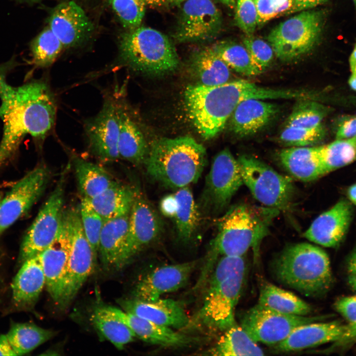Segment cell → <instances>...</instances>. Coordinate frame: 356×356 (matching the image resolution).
Masks as SVG:
<instances>
[{
    "label": "cell",
    "mask_w": 356,
    "mask_h": 356,
    "mask_svg": "<svg viewBox=\"0 0 356 356\" xmlns=\"http://www.w3.org/2000/svg\"><path fill=\"white\" fill-rule=\"evenodd\" d=\"M12 61L0 65V119L3 134L0 143V166L17 151L23 138L30 135L44 140L54 126L57 105L46 84L33 81L13 87L6 80Z\"/></svg>",
    "instance_id": "1"
},
{
    "label": "cell",
    "mask_w": 356,
    "mask_h": 356,
    "mask_svg": "<svg viewBox=\"0 0 356 356\" xmlns=\"http://www.w3.org/2000/svg\"><path fill=\"white\" fill-rule=\"evenodd\" d=\"M282 89L259 86L239 80L215 86L189 85L184 100L189 117L199 134L209 139L218 134L232 113L242 101L249 99H281Z\"/></svg>",
    "instance_id": "2"
},
{
    "label": "cell",
    "mask_w": 356,
    "mask_h": 356,
    "mask_svg": "<svg viewBox=\"0 0 356 356\" xmlns=\"http://www.w3.org/2000/svg\"><path fill=\"white\" fill-rule=\"evenodd\" d=\"M278 210L240 204L231 207L219 220L204 268L210 270L219 256H243L250 248L258 252Z\"/></svg>",
    "instance_id": "3"
},
{
    "label": "cell",
    "mask_w": 356,
    "mask_h": 356,
    "mask_svg": "<svg viewBox=\"0 0 356 356\" xmlns=\"http://www.w3.org/2000/svg\"><path fill=\"white\" fill-rule=\"evenodd\" d=\"M206 163L205 147L193 138L183 136L154 140L144 165L153 180L177 190L196 182Z\"/></svg>",
    "instance_id": "4"
},
{
    "label": "cell",
    "mask_w": 356,
    "mask_h": 356,
    "mask_svg": "<svg viewBox=\"0 0 356 356\" xmlns=\"http://www.w3.org/2000/svg\"><path fill=\"white\" fill-rule=\"evenodd\" d=\"M274 278L304 295L321 297L333 281L329 257L318 246L308 243L286 247L270 266Z\"/></svg>",
    "instance_id": "5"
},
{
    "label": "cell",
    "mask_w": 356,
    "mask_h": 356,
    "mask_svg": "<svg viewBox=\"0 0 356 356\" xmlns=\"http://www.w3.org/2000/svg\"><path fill=\"white\" fill-rule=\"evenodd\" d=\"M119 48L122 63L139 73L162 75L174 71L179 65L172 41L150 27L140 26L123 33Z\"/></svg>",
    "instance_id": "6"
},
{
    "label": "cell",
    "mask_w": 356,
    "mask_h": 356,
    "mask_svg": "<svg viewBox=\"0 0 356 356\" xmlns=\"http://www.w3.org/2000/svg\"><path fill=\"white\" fill-rule=\"evenodd\" d=\"M237 160L243 184L257 200L278 211L291 208L296 190L289 178L252 156L242 155Z\"/></svg>",
    "instance_id": "7"
},
{
    "label": "cell",
    "mask_w": 356,
    "mask_h": 356,
    "mask_svg": "<svg viewBox=\"0 0 356 356\" xmlns=\"http://www.w3.org/2000/svg\"><path fill=\"white\" fill-rule=\"evenodd\" d=\"M324 22L320 11L304 10L275 27L268 36L274 53L290 61L308 53L319 39Z\"/></svg>",
    "instance_id": "8"
},
{
    "label": "cell",
    "mask_w": 356,
    "mask_h": 356,
    "mask_svg": "<svg viewBox=\"0 0 356 356\" xmlns=\"http://www.w3.org/2000/svg\"><path fill=\"white\" fill-rule=\"evenodd\" d=\"M246 271L234 274L206 290L203 305L190 319L189 327L211 332L225 331L236 323L234 310L240 298Z\"/></svg>",
    "instance_id": "9"
},
{
    "label": "cell",
    "mask_w": 356,
    "mask_h": 356,
    "mask_svg": "<svg viewBox=\"0 0 356 356\" xmlns=\"http://www.w3.org/2000/svg\"><path fill=\"white\" fill-rule=\"evenodd\" d=\"M327 318L285 314L257 303L242 314L240 325L256 343L276 345L299 326Z\"/></svg>",
    "instance_id": "10"
},
{
    "label": "cell",
    "mask_w": 356,
    "mask_h": 356,
    "mask_svg": "<svg viewBox=\"0 0 356 356\" xmlns=\"http://www.w3.org/2000/svg\"><path fill=\"white\" fill-rule=\"evenodd\" d=\"M243 184L237 159L227 148L214 158L205 180L199 209L211 214L221 212Z\"/></svg>",
    "instance_id": "11"
},
{
    "label": "cell",
    "mask_w": 356,
    "mask_h": 356,
    "mask_svg": "<svg viewBox=\"0 0 356 356\" xmlns=\"http://www.w3.org/2000/svg\"><path fill=\"white\" fill-rule=\"evenodd\" d=\"M65 174L64 172L61 175L54 189L26 233L20 249L21 262L40 254L55 238L63 217Z\"/></svg>",
    "instance_id": "12"
},
{
    "label": "cell",
    "mask_w": 356,
    "mask_h": 356,
    "mask_svg": "<svg viewBox=\"0 0 356 356\" xmlns=\"http://www.w3.org/2000/svg\"><path fill=\"white\" fill-rule=\"evenodd\" d=\"M172 37L180 43H204L222 30L221 13L212 0H187L182 3Z\"/></svg>",
    "instance_id": "13"
},
{
    "label": "cell",
    "mask_w": 356,
    "mask_h": 356,
    "mask_svg": "<svg viewBox=\"0 0 356 356\" xmlns=\"http://www.w3.org/2000/svg\"><path fill=\"white\" fill-rule=\"evenodd\" d=\"M64 215L70 242L66 272V307L92 273L96 261L84 232L79 208L66 210Z\"/></svg>",
    "instance_id": "14"
},
{
    "label": "cell",
    "mask_w": 356,
    "mask_h": 356,
    "mask_svg": "<svg viewBox=\"0 0 356 356\" xmlns=\"http://www.w3.org/2000/svg\"><path fill=\"white\" fill-rule=\"evenodd\" d=\"M119 131L118 104L114 93L106 96L99 112L85 124V131L91 153L105 163L119 159Z\"/></svg>",
    "instance_id": "15"
},
{
    "label": "cell",
    "mask_w": 356,
    "mask_h": 356,
    "mask_svg": "<svg viewBox=\"0 0 356 356\" xmlns=\"http://www.w3.org/2000/svg\"><path fill=\"white\" fill-rule=\"evenodd\" d=\"M49 172L39 165L16 181L0 201V235L26 213L40 198Z\"/></svg>",
    "instance_id": "16"
},
{
    "label": "cell",
    "mask_w": 356,
    "mask_h": 356,
    "mask_svg": "<svg viewBox=\"0 0 356 356\" xmlns=\"http://www.w3.org/2000/svg\"><path fill=\"white\" fill-rule=\"evenodd\" d=\"M162 222L150 203L136 191L130 212L128 230L124 251L125 265L162 233Z\"/></svg>",
    "instance_id": "17"
},
{
    "label": "cell",
    "mask_w": 356,
    "mask_h": 356,
    "mask_svg": "<svg viewBox=\"0 0 356 356\" xmlns=\"http://www.w3.org/2000/svg\"><path fill=\"white\" fill-rule=\"evenodd\" d=\"M70 245L64 211L62 222L55 238L48 247L39 254L47 290L54 303L61 308L66 307V272Z\"/></svg>",
    "instance_id": "18"
},
{
    "label": "cell",
    "mask_w": 356,
    "mask_h": 356,
    "mask_svg": "<svg viewBox=\"0 0 356 356\" xmlns=\"http://www.w3.org/2000/svg\"><path fill=\"white\" fill-rule=\"evenodd\" d=\"M198 261L158 267L144 276L135 286L133 298L153 301L166 293L176 291L187 283Z\"/></svg>",
    "instance_id": "19"
},
{
    "label": "cell",
    "mask_w": 356,
    "mask_h": 356,
    "mask_svg": "<svg viewBox=\"0 0 356 356\" xmlns=\"http://www.w3.org/2000/svg\"><path fill=\"white\" fill-rule=\"evenodd\" d=\"M160 208L162 214L174 222L178 241L183 244L191 243L199 227L201 211L188 186L163 197Z\"/></svg>",
    "instance_id": "20"
},
{
    "label": "cell",
    "mask_w": 356,
    "mask_h": 356,
    "mask_svg": "<svg viewBox=\"0 0 356 356\" xmlns=\"http://www.w3.org/2000/svg\"><path fill=\"white\" fill-rule=\"evenodd\" d=\"M48 24L64 48L79 45L91 35L93 29L84 10L73 1L56 5L51 11Z\"/></svg>",
    "instance_id": "21"
},
{
    "label": "cell",
    "mask_w": 356,
    "mask_h": 356,
    "mask_svg": "<svg viewBox=\"0 0 356 356\" xmlns=\"http://www.w3.org/2000/svg\"><path fill=\"white\" fill-rule=\"evenodd\" d=\"M353 207L341 200L318 216L304 232L308 240L325 247L334 248L343 241L350 225Z\"/></svg>",
    "instance_id": "22"
},
{
    "label": "cell",
    "mask_w": 356,
    "mask_h": 356,
    "mask_svg": "<svg viewBox=\"0 0 356 356\" xmlns=\"http://www.w3.org/2000/svg\"><path fill=\"white\" fill-rule=\"evenodd\" d=\"M124 311L159 325L176 329H186L190 318L182 305L172 299L144 301L133 297L119 300Z\"/></svg>",
    "instance_id": "23"
},
{
    "label": "cell",
    "mask_w": 356,
    "mask_h": 356,
    "mask_svg": "<svg viewBox=\"0 0 356 356\" xmlns=\"http://www.w3.org/2000/svg\"><path fill=\"white\" fill-rule=\"evenodd\" d=\"M107 309L127 325L135 336L146 342L166 347H183L197 344L201 339L159 325L112 306Z\"/></svg>",
    "instance_id": "24"
},
{
    "label": "cell",
    "mask_w": 356,
    "mask_h": 356,
    "mask_svg": "<svg viewBox=\"0 0 356 356\" xmlns=\"http://www.w3.org/2000/svg\"><path fill=\"white\" fill-rule=\"evenodd\" d=\"M347 327L348 324L336 320L307 323L295 329L274 348L278 352H290L334 343L344 335Z\"/></svg>",
    "instance_id": "25"
},
{
    "label": "cell",
    "mask_w": 356,
    "mask_h": 356,
    "mask_svg": "<svg viewBox=\"0 0 356 356\" xmlns=\"http://www.w3.org/2000/svg\"><path fill=\"white\" fill-rule=\"evenodd\" d=\"M130 213L105 220L99 239L98 253L104 267L118 270L125 267L124 251Z\"/></svg>",
    "instance_id": "26"
},
{
    "label": "cell",
    "mask_w": 356,
    "mask_h": 356,
    "mask_svg": "<svg viewBox=\"0 0 356 356\" xmlns=\"http://www.w3.org/2000/svg\"><path fill=\"white\" fill-rule=\"evenodd\" d=\"M45 285V276L38 254L23 263L13 280L11 287L15 305L20 309L31 307Z\"/></svg>",
    "instance_id": "27"
},
{
    "label": "cell",
    "mask_w": 356,
    "mask_h": 356,
    "mask_svg": "<svg viewBox=\"0 0 356 356\" xmlns=\"http://www.w3.org/2000/svg\"><path fill=\"white\" fill-rule=\"evenodd\" d=\"M318 147L297 146L283 149L279 155L281 163L293 177L305 182L315 180L327 174Z\"/></svg>",
    "instance_id": "28"
},
{
    "label": "cell",
    "mask_w": 356,
    "mask_h": 356,
    "mask_svg": "<svg viewBox=\"0 0 356 356\" xmlns=\"http://www.w3.org/2000/svg\"><path fill=\"white\" fill-rule=\"evenodd\" d=\"M120 121L118 152L122 158L135 165L144 164L149 147L138 126L117 96Z\"/></svg>",
    "instance_id": "29"
},
{
    "label": "cell",
    "mask_w": 356,
    "mask_h": 356,
    "mask_svg": "<svg viewBox=\"0 0 356 356\" xmlns=\"http://www.w3.org/2000/svg\"><path fill=\"white\" fill-rule=\"evenodd\" d=\"M278 111L276 105L259 99L245 100L231 115V126L240 136L253 134L264 127Z\"/></svg>",
    "instance_id": "30"
},
{
    "label": "cell",
    "mask_w": 356,
    "mask_h": 356,
    "mask_svg": "<svg viewBox=\"0 0 356 356\" xmlns=\"http://www.w3.org/2000/svg\"><path fill=\"white\" fill-rule=\"evenodd\" d=\"M190 68L201 85L215 86L229 81L230 68L216 54L211 46H203L192 53Z\"/></svg>",
    "instance_id": "31"
},
{
    "label": "cell",
    "mask_w": 356,
    "mask_h": 356,
    "mask_svg": "<svg viewBox=\"0 0 356 356\" xmlns=\"http://www.w3.org/2000/svg\"><path fill=\"white\" fill-rule=\"evenodd\" d=\"M136 190L117 182L91 199H86L104 220L130 213Z\"/></svg>",
    "instance_id": "32"
},
{
    "label": "cell",
    "mask_w": 356,
    "mask_h": 356,
    "mask_svg": "<svg viewBox=\"0 0 356 356\" xmlns=\"http://www.w3.org/2000/svg\"><path fill=\"white\" fill-rule=\"evenodd\" d=\"M76 177L83 198L91 199L117 181L104 168L84 159H74Z\"/></svg>",
    "instance_id": "33"
},
{
    "label": "cell",
    "mask_w": 356,
    "mask_h": 356,
    "mask_svg": "<svg viewBox=\"0 0 356 356\" xmlns=\"http://www.w3.org/2000/svg\"><path fill=\"white\" fill-rule=\"evenodd\" d=\"M215 356H263V351L241 326L236 323L224 331L207 352Z\"/></svg>",
    "instance_id": "34"
},
{
    "label": "cell",
    "mask_w": 356,
    "mask_h": 356,
    "mask_svg": "<svg viewBox=\"0 0 356 356\" xmlns=\"http://www.w3.org/2000/svg\"><path fill=\"white\" fill-rule=\"evenodd\" d=\"M258 303L288 314L307 315L312 311L308 303L293 293L270 283L261 286Z\"/></svg>",
    "instance_id": "35"
},
{
    "label": "cell",
    "mask_w": 356,
    "mask_h": 356,
    "mask_svg": "<svg viewBox=\"0 0 356 356\" xmlns=\"http://www.w3.org/2000/svg\"><path fill=\"white\" fill-rule=\"evenodd\" d=\"M91 320L102 335L119 350L123 349L136 337L127 325L109 311L107 306L95 308Z\"/></svg>",
    "instance_id": "36"
},
{
    "label": "cell",
    "mask_w": 356,
    "mask_h": 356,
    "mask_svg": "<svg viewBox=\"0 0 356 356\" xmlns=\"http://www.w3.org/2000/svg\"><path fill=\"white\" fill-rule=\"evenodd\" d=\"M55 332L35 324L23 323L13 324L6 334L17 356L28 353L51 339Z\"/></svg>",
    "instance_id": "37"
},
{
    "label": "cell",
    "mask_w": 356,
    "mask_h": 356,
    "mask_svg": "<svg viewBox=\"0 0 356 356\" xmlns=\"http://www.w3.org/2000/svg\"><path fill=\"white\" fill-rule=\"evenodd\" d=\"M211 47L229 68L239 74L254 76L262 72L254 63L244 45L233 41H222L217 42Z\"/></svg>",
    "instance_id": "38"
},
{
    "label": "cell",
    "mask_w": 356,
    "mask_h": 356,
    "mask_svg": "<svg viewBox=\"0 0 356 356\" xmlns=\"http://www.w3.org/2000/svg\"><path fill=\"white\" fill-rule=\"evenodd\" d=\"M320 154L327 174L350 164L356 159V135L320 146Z\"/></svg>",
    "instance_id": "39"
},
{
    "label": "cell",
    "mask_w": 356,
    "mask_h": 356,
    "mask_svg": "<svg viewBox=\"0 0 356 356\" xmlns=\"http://www.w3.org/2000/svg\"><path fill=\"white\" fill-rule=\"evenodd\" d=\"M33 63L39 67H48L57 59L64 48L49 26L32 41L30 46Z\"/></svg>",
    "instance_id": "40"
},
{
    "label": "cell",
    "mask_w": 356,
    "mask_h": 356,
    "mask_svg": "<svg viewBox=\"0 0 356 356\" xmlns=\"http://www.w3.org/2000/svg\"><path fill=\"white\" fill-rule=\"evenodd\" d=\"M328 108L310 99H302L294 107L286 126L313 128L321 124Z\"/></svg>",
    "instance_id": "41"
},
{
    "label": "cell",
    "mask_w": 356,
    "mask_h": 356,
    "mask_svg": "<svg viewBox=\"0 0 356 356\" xmlns=\"http://www.w3.org/2000/svg\"><path fill=\"white\" fill-rule=\"evenodd\" d=\"M79 209L84 232L96 261L100 236L105 221L85 198H82Z\"/></svg>",
    "instance_id": "42"
},
{
    "label": "cell",
    "mask_w": 356,
    "mask_h": 356,
    "mask_svg": "<svg viewBox=\"0 0 356 356\" xmlns=\"http://www.w3.org/2000/svg\"><path fill=\"white\" fill-rule=\"evenodd\" d=\"M108 1L127 31L140 26L147 6L143 0H108Z\"/></svg>",
    "instance_id": "43"
},
{
    "label": "cell",
    "mask_w": 356,
    "mask_h": 356,
    "mask_svg": "<svg viewBox=\"0 0 356 356\" xmlns=\"http://www.w3.org/2000/svg\"><path fill=\"white\" fill-rule=\"evenodd\" d=\"M326 134L321 124L313 128L286 126L279 139L284 144L293 146H307L320 141Z\"/></svg>",
    "instance_id": "44"
},
{
    "label": "cell",
    "mask_w": 356,
    "mask_h": 356,
    "mask_svg": "<svg viewBox=\"0 0 356 356\" xmlns=\"http://www.w3.org/2000/svg\"><path fill=\"white\" fill-rule=\"evenodd\" d=\"M246 271V262L244 256H222L205 283L206 288L216 286L234 274Z\"/></svg>",
    "instance_id": "45"
},
{
    "label": "cell",
    "mask_w": 356,
    "mask_h": 356,
    "mask_svg": "<svg viewBox=\"0 0 356 356\" xmlns=\"http://www.w3.org/2000/svg\"><path fill=\"white\" fill-rule=\"evenodd\" d=\"M243 43L254 63L264 71L271 63L273 56L274 51L270 44L252 35L246 37Z\"/></svg>",
    "instance_id": "46"
},
{
    "label": "cell",
    "mask_w": 356,
    "mask_h": 356,
    "mask_svg": "<svg viewBox=\"0 0 356 356\" xmlns=\"http://www.w3.org/2000/svg\"><path fill=\"white\" fill-rule=\"evenodd\" d=\"M235 21L247 36L252 35L258 25V14L254 0H235Z\"/></svg>",
    "instance_id": "47"
},
{
    "label": "cell",
    "mask_w": 356,
    "mask_h": 356,
    "mask_svg": "<svg viewBox=\"0 0 356 356\" xmlns=\"http://www.w3.org/2000/svg\"><path fill=\"white\" fill-rule=\"evenodd\" d=\"M258 14V25L285 13H290L294 0H255Z\"/></svg>",
    "instance_id": "48"
},
{
    "label": "cell",
    "mask_w": 356,
    "mask_h": 356,
    "mask_svg": "<svg viewBox=\"0 0 356 356\" xmlns=\"http://www.w3.org/2000/svg\"><path fill=\"white\" fill-rule=\"evenodd\" d=\"M334 308L347 320L348 324L356 325V295L339 298L335 302Z\"/></svg>",
    "instance_id": "49"
},
{
    "label": "cell",
    "mask_w": 356,
    "mask_h": 356,
    "mask_svg": "<svg viewBox=\"0 0 356 356\" xmlns=\"http://www.w3.org/2000/svg\"><path fill=\"white\" fill-rule=\"evenodd\" d=\"M349 282L352 288L356 292V276L350 275ZM356 342V325L348 324L347 329L344 335L333 345L330 349L332 351L340 350L348 348Z\"/></svg>",
    "instance_id": "50"
},
{
    "label": "cell",
    "mask_w": 356,
    "mask_h": 356,
    "mask_svg": "<svg viewBox=\"0 0 356 356\" xmlns=\"http://www.w3.org/2000/svg\"><path fill=\"white\" fill-rule=\"evenodd\" d=\"M337 139L351 138L356 135V116L345 120L338 126L336 134Z\"/></svg>",
    "instance_id": "51"
},
{
    "label": "cell",
    "mask_w": 356,
    "mask_h": 356,
    "mask_svg": "<svg viewBox=\"0 0 356 356\" xmlns=\"http://www.w3.org/2000/svg\"><path fill=\"white\" fill-rule=\"evenodd\" d=\"M327 0H294L293 7L290 13L306 10L321 4Z\"/></svg>",
    "instance_id": "52"
},
{
    "label": "cell",
    "mask_w": 356,
    "mask_h": 356,
    "mask_svg": "<svg viewBox=\"0 0 356 356\" xmlns=\"http://www.w3.org/2000/svg\"><path fill=\"white\" fill-rule=\"evenodd\" d=\"M0 356H17L6 335H0Z\"/></svg>",
    "instance_id": "53"
},
{
    "label": "cell",
    "mask_w": 356,
    "mask_h": 356,
    "mask_svg": "<svg viewBox=\"0 0 356 356\" xmlns=\"http://www.w3.org/2000/svg\"><path fill=\"white\" fill-rule=\"evenodd\" d=\"M348 269L350 275L356 276V250L353 252L349 258Z\"/></svg>",
    "instance_id": "54"
},
{
    "label": "cell",
    "mask_w": 356,
    "mask_h": 356,
    "mask_svg": "<svg viewBox=\"0 0 356 356\" xmlns=\"http://www.w3.org/2000/svg\"><path fill=\"white\" fill-rule=\"evenodd\" d=\"M349 63L352 73L356 74V44L350 56Z\"/></svg>",
    "instance_id": "55"
},
{
    "label": "cell",
    "mask_w": 356,
    "mask_h": 356,
    "mask_svg": "<svg viewBox=\"0 0 356 356\" xmlns=\"http://www.w3.org/2000/svg\"><path fill=\"white\" fill-rule=\"evenodd\" d=\"M347 194L349 199L356 205V183L353 184L348 188Z\"/></svg>",
    "instance_id": "56"
},
{
    "label": "cell",
    "mask_w": 356,
    "mask_h": 356,
    "mask_svg": "<svg viewBox=\"0 0 356 356\" xmlns=\"http://www.w3.org/2000/svg\"><path fill=\"white\" fill-rule=\"evenodd\" d=\"M147 6L153 7H161L166 4L165 0H143Z\"/></svg>",
    "instance_id": "57"
},
{
    "label": "cell",
    "mask_w": 356,
    "mask_h": 356,
    "mask_svg": "<svg viewBox=\"0 0 356 356\" xmlns=\"http://www.w3.org/2000/svg\"><path fill=\"white\" fill-rule=\"evenodd\" d=\"M348 82L351 88L356 91V74L352 73Z\"/></svg>",
    "instance_id": "58"
},
{
    "label": "cell",
    "mask_w": 356,
    "mask_h": 356,
    "mask_svg": "<svg viewBox=\"0 0 356 356\" xmlns=\"http://www.w3.org/2000/svg\"><path fill=\"white\" fill-rule=\"evenodd\" d=\"M187 0H165L166 4L170 6H179Z\"/></svg>",
    "instance_id": "59"
},
{
    "label": "cell",
    "mask_w": 356,
    "mask_h": 356,
    "mask_svg": "<svg viewBox=\"0 0 356 356\" xmlns=\"http://www.w3.org/2000/svg\"><path fill=\"white\" fill-rule=\"evenodd\" d=\"M220 2L229 7L233 8L235 7V0H218Z\"/></svg>",
    "instance_id": "60"
},
{
    "label": "cell",
    "mask_w": 356,
    "mask_h": 356,
    "mask_svg": "<svg viewBox=\"0 0 356 356\" xmlns=\"http://www.w3.org/2000/svg\"><path fill=\"white\" fill-rule=\"evenodd\" d=\"M353 1L356 7V0H353Z\"/></svg>",
    "instance_id": "61"
},
{
    "label": "cell",
    "mask_w": 356,
    "mask_h": 356,
    "mask_svg": "<svg viewBox=\"0 0 356 356\" xmlns=\"http://www.w3.org/2000/svg\"><path fill=\"white\" fill-rule=\"evenodd\" d=\"M28 0L36 1H39V0Z\"/></svg>",
    "instance_id": "62"
},
{
    "label": "cell",
    "mask_w": 356,
    "mask_h": 356,
    "mask_svg": "<svg viewBox=\"0 0 356 356\" xmlns=\"http://www.w3.org/2000/svg\"><path fill=\"white\" fill-rule=\"evenodd\" d=\"M254 0L255 1V0Z\"/></svg>",
    "instance_id": "63"
}]
</instances>
